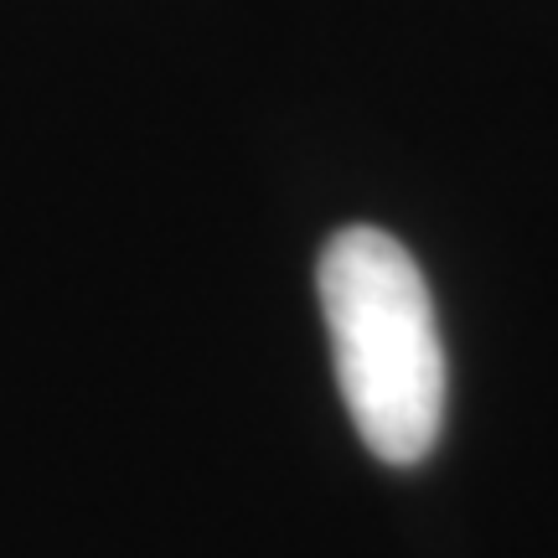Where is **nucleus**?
Returning a JSON list of instances; mask_svg holds the SVG:
<instances>
[{
	"label": "nucleus",
	"instance_id": "1",
	"mask_svg": "<svg viewBox=\"0 0 558 558\" xmlns=\"http://www.w3.org/2000/svg\"><path fill=\"white\" fill-rule=\"evenodd\" d=\"M316 284L362 445L388 465H418L445 424V347L418 264L378 228H347L326 243Z\"/></svg>",
	"mask_w": 558,
	"mask_h": 558
}]
</instances>
